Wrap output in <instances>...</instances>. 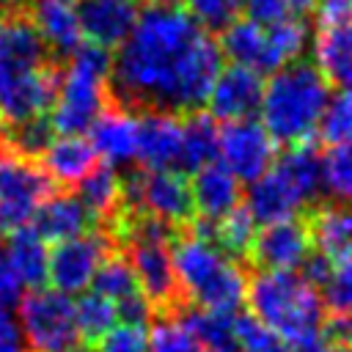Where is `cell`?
<instances>
[{
	"label": "cell",
	"mask_w": 352,
	"mask_h": 352,
	"mask_svg": "<svg viewBox=\"0 0 352 352\" xmlns=\"http://www.w3.org/2000/svg\"><path fill=\"white\" fill-rule=\"evenodd\" d=\"M316 135L327 146H352V91H338L327 99Z\"/></svg>",
	"instance_id": "obj_34"
},
{
	"label": "cell",
	"mask_w": 352,
	"mask_h": 352,
	"mask_svg": "<svg viewBox=\"0 0 352 352\" xmlns=\"http://www.w3.org/2000/svg\"><path fill=\"white\" fill-rule=\"evenodd\" d=\"M314 60L327 85L352 91V8L319 14Z\"/></svg>",
	"instance_id": "obj_12"
},
{
	"label": "cell",
	"mask_w": 352,
	"mask_h": 352,
	"mask_svg": "<svg viewBox=\"0 0 352 352\" xmlns=\"http://www.w3.org/2000/svg\"><path fill=\"white\" fill-rule=\"evenodd\" d=\"M300 275H302L305 283H311L316 292H322V289L327 286L330 275H333V261H330L324 253L311 250V253L305 256V261L300 264Z\"/></svg>",
	"instance_id": "obj_45"
},
{
	"label": "cell",
	"mask_w": 352,
	"mask_h": 352,
	"mask_svg": "<svg viewBox=\"0 0 352 352\" xmlns=\"http://www.w3.org/2000/svg\"><path fill=\"white\" fill-rule=\"evenodd\" d=\"M187 14L195 19L198 28L209 30H226L236 14H239V0H184Z\"/></svg>",
	"instance_id": "obj_39"
},
{
	"label": "cell",
	"mask_w": 352,
	"mask_h": 352,
	"mask_svg": "<svg viewBox=\"0 0 352 352\" xmlns=\"http://www.w3.org/2000/svg\"><path fill=\"white\" fill-rule=\"evenodd\" d=\"M190 187H192L195 214L204 220H220L226 212L239 206V198H242V187L236 176L220 160L195 170L190 179Z\"/></svg>",
	"instance_id": "obj_22"
},
{
	"label": "cell",
	"mask_w": 352,
	"mask_h": 352,
	"mask_svg": "<svg viewBox=\"0 0 352 352\" xmlns=\"http://www.w3.org/2000/svg\"><path fill=\"white\" fill-rule=\"evenodd\" d=\"M96 160V151L82 135L52 138V143L41 154V165L55 182V187H80V182L99 165Z\"/></svg>",
	"instance_id": "obj_24"
},
{
	"label": "cell",
	"mask_w": 352,
	"mask_h": 352,
	"mask_svg": "<svg viewBox=\"0 0 352 352\" xmlns=\"http://www.w3.org/2000/svg\"><path fill=\"white\" fill-rule=\"evenodd\" d=\"M322 184L338 204L352 206V146H330L322 154Z\"/></svg>",
	"instance_id": "obj_35"
},
{
	"label": "cell",
	"mask_w": 352,
	"mask_h": 352,
	"mask_svg": "<svg viewBox=\"0 0 352 352\" xmlns=\"http://www.w3.org/2000/svg\"><path fill=\"white\" fill-rule=\"evenodd\" d=\"M74 322H77V336L82 338L85 346H96L110 330H113V322H116V305L113 300L91 292V294H82L77 302H74Z\"/></svg>",
	"instance_id": "obj_32"
},
{
	"label": "cell",
	"mask_w": 352,
	"mask_h": 352,
	"mask_svg": "<svg viewBox=\"0 0 352 352\" xmlns=\"http://www.w3.org/2000/svg\"><path fill=\"white\" fill-rule=\"evenodd\" d=\"M140 209L165 220L179 231L190 228L192 220L198 217L190 179L182 170H143Z\"/></svg>",
	"instance_id": "obj_13"
},
{
	"label": "cell",
	"mask_w": 352,
	"mask_h": 352,
	"mask_svg": "<svg viewBox=\"0 0 352 352\" xmlns=\"http://www.w3.org/2000/svg\"><path fill=\"white\" fill-rule=\"evenodd\" d=\"M311 231L302 214L283 220V223H272L264 226V231L256 234L248 267H258V270H292L300 267L305 261V256L311 253Z\"/></svg>",
	"instance_id": "obj_14"
},
{
	"label": "cell",
	"mask_w": 352,
	"mask_h": 352,
	"mask_svg": "<svg viewBox=\"0 0 352 352\" xmlns=\"http://www.w3.org/2000/svg\"><path fill=\"white\" fill-rule=\"evenodd\" d=\"M143 170H179L182 116L148 110L138 116V154Z\"/></svg>",
	"instance_id": "obj_16"
},
{
	"label": "cell",
	"mask_w": 352,
	"mask_h": 352,
	"mask_svg": "<svg viewBox=\"0 0 352 352\" xmlns=\"http://www.w3.org/2000/svg\"><path fill=\"white\" fill-rule=\"evenodd\" d=\"M250 314L275 330L292 352L322 338L324 302L319 292L292 270H258L248 280Z\"/></svg>",
	"instance_id": "obj_3"
},
{
	"label": "cell",
	"mask_w": 352,
	"mask_h": 352,
	"mask_svg": "<svg viewBox=\"0 0 352 352\" xmlns=\"http://www.w3.org/2000/svg\"><path fill=\"white\" fill-rule=\"evenodd\" d=\"M113 253H118V248L102 228H94L74 239L55 242L47 253V280L55 292L74 294L94 280L99 264Z\"/></svg>",
	"instance_id": "obj_9"
},
{
	"label": "cell",
	"mask_w": 352,
	"mask_h": 352,
	"mask_svg": "<svg viewBox=\"0 0 352 352\" xmlns=\"http://www.w3.org/2000/svg\"><path fill=\"white\" fill-rule=\"evenodd\" d=\"M113 305H116V319H121V324L146 327L148 322H154V308L148 305V300H146L140 292L126 294V297L116 300Z\"/></svg>",
	"instance_id": "obj_42"
},
{
	"label": "cell",
	"mask_w": 352,
	"mask_h": 352,
	"mask_svg": "<svg viewBox=\"0 0 352 352\" xmlns=\"http://www.w3.org/2000/svg\"><path fill=\"white\" fill-rule=\"evenodd\" d=\"M173 270L182 286V294L190 305L234 314L248 292V275L242 264L228 261L217 248L192 236L187 228L170 242Z\"/></svg>",
	"instance_id": "obj_5"
},
{
	"label": "cell",
	"mask_w": 352,
	"mask_h": 352,
	"mask_svg": "<svg viewBox=\"0 0 352 352\" xmlns=\"http://www.w3.org/2000/svg\"><path fill=\"white\" fill-rule=\"evenodd\" d=\"M220 162L236 176V182L261 179L275 162V140L253 121H228L220 126Z\"/></svg>",
	"instance_id": "obj_11"
},
{
	"label": "cell",
	"mask_w": 352,
	"mask_h": 352,
	"mask_svg": "<svg viewBox=\"0 0 352 352\" xmlns=\"http://www.w3.org/2000/svg\"><path fill=\"white\" fill-rule=\"evenodd\" d=\"M352 8V0H322V11H341Z\"/></svg>",
	"instance_id": "obj_46"
},
{
	"label": "cell",
	"mask_w": 352,
	"mask_h": 352,
	"mask_svg": "<svg viewBox=\"0 0 352 352\" xmlns=\"http://www.w3.org/2000/svg\"><path fill=\"white\" fill-rule=\"evenodd\" d=\"M311 231L314 250L338 261L352 253V206L346 204H314L302 209Z\"/></svg>",
	"instance_id": "obj_23"
},
{
	"label": "cell",
	"mask_w": 352,
	"mask_h": 352,
	"mask_svg": "<svg viewBox=\"0 0 352 352\" xmlns=\"http://www.w3.org/2000/svg\"><path fill=\"white\" fill-rule=\"evenodd\" d=\"M8 258L14 261L16 272L22 275L25 286L30 289H44L47 283V248L44 239L33 231V226H25L14 234H8Z\"/></svg>",
	"instance_id": "obj_30"
},
{
	"label": "cell",
	"mask_w": 352,
	"mask_h": 352,
	"mask_svg": "<svg viewBox=\"0 0 352 352\" xmlns=\"http://www.w3.org/2000/svg\"><path fill=\"white\" fill-rule=\"evenodd\" d=\"M82 38L102 50L121 47L135 28L138 8L132 0H82L77 8Z\"/></svg>",
	"instance_id": "obj_17"
},
{
	"label": "cell",
	"mask_w": 352,
	"mask_h": 352,
	"mask_svg": "<svg viewBox=\"0 0 352 352\" xmlns=\"http://www.w3.org/2000/svg\"><path fill=\"white\" fill-rule=\"evenodd\" d=\"M22 292H25L22 275L16 272V267L8 258V253L0 250V305L3 308H11V305L22 302V297H25Z\"/></svg>",
	"instance_id": "obj_43"
},
{
	"label": "cell",
	"mask_w": 352,
	"mask_h": 352,
	"mask_svg": "<svg viewBox=\"0 0 352 352\" xmlns=\"http://www.w3.org/2000/svg\"><path fill=\"white\" fill-rule=\"evenodd\" d=\"M60 72L33 19L0 14V132L52 110Z\"/></svg>",
	"instance_id": "obj_2"
},
{
	"label": "cell",
	"mask_w": 352,
	"mask_h": 352,
	"mask_svg": "<svg viewBox=\"0 0 352 352\" xmlns=\"http://www.w3.org/2000/svg\"><path fill=\"white\" fill-rule=\"evenodd\" d=\"M297 352H330V344L324 338H319V341H314V344H308V346H302Z\"/></svg>",
	"instance_id": "obj_47"
},
{
	"label": "cell",
	"mask_w": 352,
	"mask_h": 352,
	"mask_svg": "<svg viewBox=\"0 0 352 352\" xmlns=\"http://www.w3.org/2000/svg\"><path fill=\"white\" fill-rule=\"evenodd\" d=\"M245 209L253 214L256 226H272V223H283L297 217V212H302V198L297 195V190L289 184V179L272 165L261 179L248 184L245 192Z\"/></svg>",
	"instance_id": "obj_19"
},
{
	"label": "cell",
	"mask_w": 352,
	"mask_h": 352,
	"mask_svg": "<svg viewBox=\"0 0 352 352\" xmlns=\"http://www.w3.org/2000/svg\"><path fill=\"white\" fill-rule=\"evenodd\" d=\"M33 231L44 239V242H63V239H74L82 236L88 231L96 228L94 217L88 214V209L82 206V201L72 192H55L50 195L33 214L30 220Z\"/></svg>",
	"instance_id": "obj_21"
},
{
	"label": "cell",
	"mask_w": 352,
	"mask_h": 352,
	"mask_svg": "<svg viewBox=\"0 0 352 352\" xmlns=\"http://www.w3.org/2000/svg\"><path fill=\"white\" fill-rule=\"evenodd\" d=\"M220 52L231 58L234 66L253 69L258 74H275L280 69L272 41H270V28L256 22V19H234L220 38Z\"/></svg>",
	"instance_id": "obj_18"
},
{
	"label": "cell",
	"mask_w": 352,
	"mask_h": 352,
	"mask_svg": "<svg viewBox=\"0 0 352 352\" xmlns=\"http://www.w3.org/2000/svg\"><path fill=\"white\" fill-rule=\"evenodd\" d=\"M88 143L104 165L129 162L138 154V116L121 104L104 107L88 129Z\"/></svg>",
	"instance_id": "obj_20"
},
{
	"label": "cell",
	"mask_w": 352,
	"mask_h": 352,
	"mask_svg": "<svg viewBox=\"0 0 352 352\" xmlns=\"http://www.w3.org/2000/svg\"><path fill=\"white\" fill-rule=\"evenodd\" d=\"M248 8V16L261 22V25H272L280 19H302L316 0H239Z\"/></svg>",
	"instance_id": "obj_40"
},
{
	"label": "cell",
	"mask_w": 352,
	"mask_h": 352,
	"mask_svg": "<svg viewBox=\"0 0 352 352\" xmlns=\"http://www.w3.org/2000/svg\"><path fill=\"white\" fill-rule=\"evenodd\" d=\"M179 3L184 0H148V6H157V8H176Z\"/></svg>",
	"instance_id": "obj_48"
},
{
	"label": "cell",
	"mask_w": 352,
	"mask_h": 352,
	"mask_svg": "<svg viewBox=\"0 0 352 352\" xmlns=\"http://www.w3.org/2000/svg\"><path fill=\"white\" fill-rule=\"evenodd\" d=\"M322 294V302L330 308V314H352V253L333 261V275Z\"/></svg>",
	"instance_id": "obj_38"
},
{
	"label": "cell",
	"mask_w": 352,
	"mask_h": 352,
	"mask_svg": "<svg viewBox=\"0 0 352 352\" xmlns=\"http://www.w3.org/2000/svg\"><path fill=\"white\" fill-rule=\"evenodd\" d=\"M272 165L289 179V184L302 198L305 209L319 204L316 195H319V187H322V151L316 148L314 140L289 146Z\"/></svg>",
	"instance_id": "obj_27"
},
{
	"label": "cell",
	"mask_w": 352,
	"mask_h": 352,
	"mask_svg": "<svg viewBox=\"0 0 352 352\" xmlns=\"http://www.w3.org/2000/svg\"><path fill=\"white\" fill-rule=\"evenodd\" d=\"M264 96V77L245 66H226L220 69L212 94L206 99L209 116L220 121H245L258 113Z\"/></svg>",
	"instance_id": "obj_15"
},
{
	"label": "cell",
	"mask_w": 352,
	"mask_h": 352,
	"mask_svg": "<svg viewBox=\"0 0 352 352\" xmlns=\"http://www.w3.org/2000/svg\"><path fill=\"white\" fill-rule=\"evenodd\" d=\"M234 341L242 352H292L286 341L253 314H242L234 319Z\"/></svg>",
	"instance_id": "obj_37"
},
{
	"label": "cell",
	"mask_w": 352,
	"mask_h": 352,
	"mask_svg": "<svg viewBox=\"0 0 352 352\" xmlns=\"http://www.w3.org/2000/svg\"><path fill=\"white\" fill-rule=\"evenodd\" d=\"M148 352H204V346L184 327L179 316L168 314V316H154L151 336H148Z\"/></svg>",
	"instance_id": "obj_36"
},
{
	"label": "cell",
	"mask_w": 352,
	"mask_h": 352,
	"mask_svg": "<svg viewBox=\"0 0 352 352\" xmlns=\"http://www.w3.org/2000/svg\"><path fill=\"white\" fill-rule=\"evenodd\" d=\"M220 151V126L209 113L182 116V173H195L204 165L214 162Z\"/></svg>",
	"instance_id": "obj_26"
},
{
	"label": "cell",
	"mask_w": 352,
	"mask_h": 352,
	"mask_svg": "<svg viewBox=\"0 0 352 352\" xmlns=\"http://www.w3.org/2000/svg\"><path fill=\"white\" fill-rule=\"evenodd\" d=\"M96 352H148L146 327L118 324L96 344Z\"/></svg>",
	"instance_id": "obj_41"
},
{
	"label": "cell",
	"mask_w": 352,
	"mask_h": 352,
	"mask_svg": "<svg viewBox=\"0 0 352 352\" xmlns=\"http://www.w3.org/2000/svg\"><path fill=\"white\" fill-rule=\"evenodd\" d=\"M330 352H349V349H344V346H333V344H330Z\"/></svg>",
	"instance_id": "obj_50"
},
{
	"label": "cell",
	"mask_w": 352,
	"mask_h": 352,
	"mask_svg": "<svg viewBox=\"0 0 352 352\" xmlns=\"http://www.w3.org/2000/svg\"><path fill=\"white\" fill-rule=\"evenodd\" d=\"M327 99H330V85L324 82L319 69L314 63L294 60L278 69L264 82V96L258 107L261 126L270 132L275 146L305 143L316 135Z\"/></svg>",
	"instance_id": "obj_4"
},
{
	"label": "cell",
	"mask_w": 352,
	"mask_h": 352,
	"mask_svg": "<svg viewBox=\"0 0 352 352\" xmlns=\"http://www.w3.org/2000/svg\"><path fill=\"white\" fill-rule=\"evenodd\" d=\"M91 286H94L96 294H102V297H107V300H113V302L121 300V297H126V294L140 292V289H138L135 270H132L129 258H126L121 250L113 253V256H107V258L99 264V270L94 272Z\"/></svg>",
	"instance_id": "obj_33"
},
{
	"label": "cell",
	"mask_w": 352,
	"mask_h": 352,
	"mask_svg": "<svg viewBox=\"0 0 352 352\" xmlns=\"http://www.w3.org/2000/svg\"><path fill=\"white\" fill-rule=\"evenodd\" d=\"M223 69L220 44L187 11L148 6L113 58L110 85L126 110L198 113Z\"/></svg>",
	"instance_id": "obj_1"
},
{
	"label": "cell",
	"mask_w": 352,
	"mask_h": 352,
	"mask_svg": "<svg viewBox=\"0 0 352 352\" xmlns=\"http://www.w3.org/2000/svg\"><path fill=\"white\" fill-rule=\"evenodd\" d=\"M124 250L135 270L138 289L154 308V316L176 314L187 300L182 294V286H179V278L173 270L170 245L140 239V242H129Z\"/></svg>",
	"instance_id": "obj_10"
},
{
	"label": "cell",
	"mask_w": 352,
	"mask_h": 352,
	"mask_svg": "<svg viewBox=\"0 0 352 352\" xmlns=\"http://www.w3.org/2000/svg\"><path fill=\"white\" fill-rule=\"evenodd\" d=\"M256 220L245 206H234L220 220H212V236L209 245L217 248L228 261H245L250 258L253 242H256Z\"/></svg>",
	"instance_id": "obj_29"
},
{
	"label": "cell",
	"mask_w": 352,
	"mask_h": 352,
	"mask_svg": "<svg viewBox=\"0 0 352 352\" xmlns=\"http://www.w3.org/2000/svg\"><path fill=\"white\" fill-rule=\"evenodd\" d=\"M113 58L96 44H82L58 80L50 126L58 135H82L104 113L110 99Z\"/></svg>",
	"instance_id": "obj_6"
},
{
	"label": "cell",
	"mask_w": 352,
	"mask_h": 352,
	"mask_svg": "<svg viewBox=\"0 0 352 352\" xmlns=\"http://www.w3.org/2000/svg\"><path fill=\"white\" fill-rule=\"evenodd\" d=\"M77 198L82 201V206L99 228L121 212V176L113 170V165H96L80 182Z\"/></svg>",
	"instance_id": "obj_28"
},
{
	"label": "cell",
	"mask_w": 352,
	"mask_h": 352,
	"mask_svg": "<svg viewBox=\"0 0 352 352\" xmlns=\"http://www.w3.org/2000/svg\"><path fill=\"white\" fill-rule=\"evenodd\" d=\"M55 3H69V6H72V3H74V0H55Z\"/></svg>",
	"instance_id": "obj_52"
},
{
	"label": "cell",
	"mask_w": 352,
	"mask_h": 352,
	"mask_svg": "<svg viewBox=\"0 0 352 352\" xmlns=\"http://www.w3.org/2000/svg\"><path fill=\"white\" fill-rule=\"evenodd\" d=\"M33 25L38 36L44 38L47 50L58 58H72L82 47V28L77 8L69 3H55V0H38L33 11Z\"/></svg>",
	"instance_id": "obj_25"
},
{
	"label": "cell",
	"mask_w": 352,
	"mask_h": 352,
	"mask_svg": "<svg viewBox=\"0 0 352 352\" xmlns=\"http://www.w3.org/2000/svg\"><path fill=\"white\" fill-rule=\"evenodd\" d=\"M217 352H239L236 346H228V349H217Z\"/></svg>",
	"instance_id": "obj_51"
},
{
	"label": "cell",
	"mask_w": 352,
	"mask_h": 352,
	"mask_svg": "<svg viewBox=\"0 0 352 352\" xmlns=\"http://www.w3.org/2000/svg\"><path fill=\"white\" fill-rule=\"evenodd\" d=\"M19 322L30 352H72L77 346L74 302L55 289H33L22 297Z\"/></svg>",
	"instance_id": "obj_8"
},
{
	"label": "cell",
	"mask_w": 352,
	"mask_h": 352,
	"mask_svg": "<svg viewBox=\"0 0 352 352\" xmlns=\"http://www.w3.org/2000/svg\"><path fill=\"white\" fill-rule=\"evenodd\" d=\"M55 182L38 160L22 157L0 143V234L30 226L36 209L55 195Z\"/></svg>",
	"instance_id": "obj_7"
},
{
	"label": "cell",
	"mask_w": 352,
	"mask_h": 352,
	"mask_svg": "<svg viewBox=\"0 0 352 352\" xmlns=\"http://www.w3.org/2000/svg\"><path fill=\"white\" fill-rule=\"evenodd\" d=\"M0 352H30L22 322L14 316L11 308H3V305H0Z\"/></svg>",
	"instance_id": "obj_44"
},
{
	"label": "cell",
	"mask_w": 352,
	"mask_h": 352,
	"mask_svg": "<svg viewBox=\"0 0 352 352\" xmlns=\"http://www.w3.org/2000/svg\"><path fill=\"white\" fill-rule=\"evenodd\" d=\"M173 316L184 322V327L198 338L201 346H209L212 352L234 346V314H220V311H206L198 305L184 302Z\"/></svg>",
	"instance_id": "obj_31"
},
{
	"label": "cell",
	"mask_w": 352,
	"mask_h": 352,
	"mask_svg": "<svg viewBox=\"0 0 352 352\" xmlns=\"http://www.w3.org/2000/svg\"><path fill=\"white\" fill-rule=\"evenodd\" d=\"M16 3H22V0H0V11L11 8V6H16Z\"/></svg>",
	"instance_id": "obj_49"
}]
</instances>
